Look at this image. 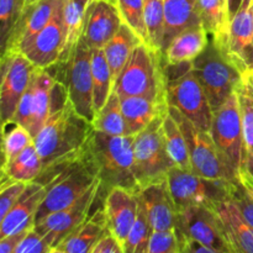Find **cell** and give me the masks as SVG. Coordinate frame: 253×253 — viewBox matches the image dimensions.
Returning <instances> with one entry per match:
<instances>
[{
  "label": "cell",
  "mask_w": 253,
  "mask_h": 253,
  "mask_svg": "<svg viewBox=\"0 0 253 253\" xmlns=\"http://www.w3.org/2000/svg\"><path fill=\"white\" fill-rule=\"evenodd\" d=\"M93 131L90 121L74 110L66 86L57 79L51 114L34 137V145L42 161V172L36 182L42 183L59 168L81 157Z\"/></svg>",
  "instance_id": "cell-1"
},
{
  "label": "cell",
  "mask_w": 253,
  "mask_h": 253,
  "mask_svg": "<svg viewBox=\"0 0 253 253\" xmlns=\"http://www.w3.org/2000/svg\"><path fill=\"white\" fill-rule=\"evenodd\" d=\"M133 142L135 136H110L96 130L90 135L86 150L106 193L113 188H124L136 194L141 190L135 173Z\"/></svg>",
  "instance_id": "cell-2"
},
{
  "label": "cell",
  "mask_w": 253,
  "mask_h": 253,
  "mask_svg": "<svg viewBox=\"0 0 253 253\" xmlns=\"http://www.w3.org/2000/svg\"><path fill=\"white\" fill-rule=\"evenodd\" d=\"M119 96H146L167 103L165 59L161 52L142 42L135 48L114 84Z\"/></svg>",
  "instance_id": "cell-3"
},
{
  "label": "cell",
  "mask_w": 253,
  "mask_h": 253,
  "mask_svg": "<svg viewBox=\"0 0 253 253\" xmlns=\"http://www.w3.org/2000/svg\"><path fill=\"white\" fill-rule=\"evenodd\" d=\"M98 179V170L85 147L81 157L59 168L41 183L47 187V193L40 205L35 224L52 212L59 211L73 204L83 197Z\"/></svg>",
  "instance_id": "cell-4"
},
{
  "label": "cell",
  "mask_w": 253,
  "mask_h": 253,
  "mask_svg": "<svg viewBox=\"0 0 253 253\" xmlns=\"http://www.w3.org/2000/svg\"><path fill=\"white\" fill-rule=\"evenodd\" d=\"M190 63L165 64L167 103L177 109L198 128L210 132L214 111L209 99L192 71Z\"/></svg>",
  "instance_id": "cell-5"
},
{
  "label": "cell",
  "mask_w": 253,
  "mask_h": 253,
  "mask_svg": "<svg viewBox=\"0 0 253 253\" xmlns=\"http://www.w3.org/2000/svg\"><path fill=\"white\" fill-rule=\"evenodd\" d=\"M167 182L177 211L193 207L215 210L222 203L234 199L240 185L226 179L202 177L175 166L168 173Z\"/></svg>",
  "instance_id": "cell-6"
},
{
  "label": "cell",
  "mask_w": 253,
  "mask_h": 253,
  "mask_svg": "<svg viewBox=\"0 0 253 253\" xmlns=\"http://www.w3.org/2000/svg\"><path fill=\"white\" fill-rule=\"evenodd\" d=\"M190 67L214 113L229 100L244 79V74L226 58L211 37H209L207 48L190 63Z\"/></svg>",
  "instance_id": "cell-7"
},
{
  "label": "cell",
  "mask_w": 253,
  "mask_h": 253,
  "mask_svg": "<svg viewBox=\"0 0 253 253\" xmlns=\"http://www.w3.org/2000/svg\"><path fill=\"white\" fill-rule=\"evenodd\" d=\"M163 118H156L147 127L135 136V173L141 189L153 183L162 182L174 167L166 147L163 136Z\"/></svg>",
  "instance_id": "cell-8"
},
{
  "label": "cell",
  "mask_w": 253,
  "mask_h": 253,
  "mask_svg": "<svg viewBox=\"0 0 253 253\" xmlns=\"http://www.w3.org/2000/svg\"><path fill=\"white\" fill-rule=\"evenodd\" d=\"M168 113L177 121L182 128L189 148L192 170L202 177L211 179H226L240 184L234 173L230 170L222 160L219 148L215 145L210 132L198 128L190 120L173 106H169Z\"/></svg>",
  "instance_id": "cell-9"
},
{
  "label": "cell",
  "mask_w": 253,
  "mask_h": 253,
  "mask_svg": "<svg viewBox=\"0 0 253 253\" xmlns=\"http://www.w3.org/2000/svg\"><path fill=\"white\" fill-rule=\"evenodd\" d=\"M210 133L224 162L240 182L244 157V133L236 91L214 113Z\"/></svg>",
  "instance_id": "cell-10"
},
{
  "label": "cell",
  "mask_w": 253,
  "mask_h": 253,
  "mask_svg": "<svg viewBox=\"0 0 253 253\" xmlns=\"http://www.w3.org/2000/svg\"><path fill=\"white\" fill-rule=\"evenodd\" d=\"M64 67V79L67 96L74 110L93 123L95 118L93 98V74H91V48L83 40H79L68 58L59 62ZM61 82V81H59Z\"/></svg>",
  "instance_id": "cell-11"
},
{
  "label": "cell",
  "mask_w": 253,
  "mask_h": 253,
  "mask_svg": "<svg viewBox=\"0 0 253 253\" xmlns=\"http://www.w3.org/2000/svg\"><path fill=\"white\" fill-rule=\"evenodd\" d=\"M103 193H106V190L101 185L100 179H98L83 197L69 207L49 214L35 224L34 229L43 237L51 249H56L67 236L88 219L91 209Z\"/></svg>",
  "instance_id": "cell-12"
},
{
  "label": "cell",
  "mask_w": 253,
  "mask_h": 253,
  "mask_svg": "<svg viewBox=\"0 0 253 253\" xmlns=\"http://www.w3.org/2000/svg\"><path fill=\"white\" fill-rule=\"evenodd\" d=\"M175 234L194 240L217 253H234L221 219L214 209L193 207L179 210Z\"/></svg>",
  "instance_id": "cell-13"
},
{
  "label": "cell",
  "mask_w": 253,
  "mask_h": 253,
  "mask_svg": "<svg viewBox=\"0 0 253 253\" xmlns=\"http://www.w3.org/2000/svg\"><path fill=\"white\" fill-rule=\"evenodd\" d=\"M212 40L244 76L253 72V0L244 2L224 36Z\"/></svg>",
  "instance_id": "cell-14"
},
{
  "label": "cell",
  "mask_w": 253,
  "mask_h": 253,
  "mask_svg": "<svg viewBox=\"0 0 253 253\" xmlns=\"http://www.w3.org/2000/svg\"><path fill=\"white\" fill-rule=\"evenodd\" d=\"M36 68L21 52H6L1 56L0 116L2 125L14 118L20 100L31 84Z\"/></svg>",
  "instance_id": "cell-15"
},
{
  "label": "cell",
  "mask_w": 253,
  "mask_h": 253,
  "mask_svg": "<svg viewBox=\"0 0 253 253\" xmlns=\"http://www.w3.org/2000/svg\"><path fill=\"white\" fill-rule=\"evenodd\" d=\"M64 2L59 0L56 12L49 24L35 37L25 56L39 68H51L61 62L67 43V29L64 22Z\"/></svg>",
  "instance_id": "cell-16"
},
{
  "label": "cell",
  "mask_w": 253,
  "mask_h": 253,
  "mask_svg": "<svg viewBox=\"0 0 253 253\" xmlns=\"http://www.w3.org/2000/svg\"><path fill=\"white\" fill-rule=\"evenodd\" d=\"M59 0H40L26 4L21 16L7 39L2 54L6 52L24 53L35 37L49 24L56 12Z\"/></svg>",
  "instance_id": "cell-17"
},
{
  "label": "cell",
  "mask_w": 253,
  "mask_h": 253,
  "mask_svg": "<svg viewBox=\"0 0 253 253\" xmlns=\"http://www.w3.org/2000/svg\"><path fill=\"white\" fill-rule=\"evenodd\" d=\"M124 24L118 6L111 0H93L86 10L81 39L88 47L104 48Z\"/></svg>",
  "instance_id": "cell-18"
},
{
  "label": "cell",
  "mask_w": 253,
  "mask_h": 253,
  "mask_svg": "<svg viewBox=\"0 0 253 253\" xmlns=\"http://www.w3.org/2000/svg\"><path fill=\"white\" fill-rule=\"evenodd\" d=\"M140 203L136 193L124 188H113L104 199V212L110 235L120 245L124 244L130 234L138 216Z\"/></svg>",
  "instance_id": "cell-19"
},
{
  "label": "cell",
  "mask_w": 253,
  "mask_h": 253,
  "mask_svg": "<svg viewBox=\"0 0 253 253\" xmlns=\"http://www.w3.org/2000/svg\"><path fill=\"white\" fill-rule=\"evenodd\" d=\"M137 198L153 231L175 230L178 211L167 179L142 188Z\"/></svg>",
  "instance_id": "cell-20"
},
{
  "label": "cell",
  "mask_w": 253,
  "mask_h": 253,
  "mask_svg": "<svg viewBox=\"0 0 253 253\" xmlns=\"http://www.w3.org/2000/svg\"><path fill=\"white\" fill-rule=\"evenodd\" d=\"M47 187L40 182L27 184L24 194L9 212L0 220V239L34 229L40 205L46 197Z\"/></svg>",
  "instance_id": "cell-21"
},
{
  "label": "cell",
  "mask_w": 253,
  "mask_h": 253,
  "mask_svg": "<svg viewBox=\"0 0 253 253\" xmlns=\"http://www.w3.org/2000/svg\"><path fill=\"white\" fill-rule=\"evenodd\" d=\"M242 116L244 157L240 173V184L253 193V81L251 73L245 74L236 88Z\"/></svg>",
  "instance_id": "cell-22"
},
{
  "label": "cell",
  "mask_w": 253,
  "mask_h": 253,
  "mask_svg": "<svg viewBox=\"0 0 253 253\" xmlns=\"http://www.w3.org/2000/svg\"><path fill=\"white\" fill-rule=\"evenodd\" d=\"M120 101L127 136H136L156 118L165 116L169 109L168 104L146 96H120Z\"/></svg>",
  "instance_id": "cell-23"
},
{
  "label": "cell",
  "mask_w": 253,
  "mask_h": 253,
  "mask_svg": "<svg viewBox=\"0 0 253 253\" xmlns=\"http://www.w3.org/2000/svg\"><path fill=\"white\" fill-rule=\"evenodd\" d=\"M109 234L104 204L95 209L88 219L67 236L58 249L67 253H91L104 236Z\"/></svg>",
  "instance_id": "cell-24"
},
{
  "label": "cell",
  "mask_w": 253,
  "mask_h": 253,
  "mask_svg": "<svg viewBox=\"0 0 253 253\" xmlns=\"http://www.w3.org/2000/svg\"><path fill=\"white\" fill-rule=\"evenodd\" d=\"M57 83V77L51 68H39L35 71L31 81L32 89V123L30 133L37 135L48 119L52 109V96Z\"/></svg>",
  "instance_id": "cell-25"
},
{
  "label": "cell",
  "mask_w": 253,
  "mask_h": 253,
  "mask_svg": "<svg viewBox=\"0 0 253 253\" xmlns=\"http://www.w3.org/2000/svg\"><path fill=\"white\" fill-rule=\"evenodd\" d=\"M209 43V35L203 25L189 27L172 40L163 53L165 64L174 66L193 62Z\"/></svg>",
  "instance_id": "cell-26"
},
{
  "label": "cell",
  "mask_w": 253,
  "mask_h": 253,
  "mask_svg": "<svg viewBox=\"0 0 253 253\" xmlns=\"http://www.w3.org/2000/svg\"><path fill=\"white\" fill-rule=\"evenodd\" d=\"M197 25H202L198 11V0H165L162 56L177 35Z\"/></svg>",
  "instance_id": "cell-27"
},
{
  "label": "cell",
  "mask_w": 253,
  "mask_h": 253,
  "mask_svg": "<svg viewBox=\"0 0 253 253\" xmlns=\"http://www.w3.org/2000/svg\"><path fill=\"white\" fill-rule=\"evenodd\" d=\"M215 210L221 219L234 253H253V227L242 219L235 203L229 200Z\"/></svg>",
  "instance_id": "cell-28"
},
{
  "label": "cell",
  "mask_w": 253,
  "mask_h": 253,
  "mask_svg": "<svg viewBox=\"0 0 253 253\" xmlns=\"http://www.w3.org/2000/svg\"><path fill=\"white\" fill-rule=\"evenodd\" d=\"M142 42L143 40L128 25L124 22L118 34L104 47V53H105L106 61H108L109 67L111 69L114 84L120 76L125 64L127 63L132 52Z\"/></svg>",
  "instance_id": "cell-29"
},
{
  "label": "cell",
  "mask_w": 253,
  "mask_h": 253,
  "mask_svg": "<svg viewBox=\"0 0 253 253\" xmlns=\"http://www.w3.org/2000/svg\"><path fill=\"white\" fill-rule=\"evenodd\" d=\"M42 172V161L35 145H30L19 156L1 167V183L36 182Z\"/></svg>",
  "instance_id": "cell-30"
},
{
  "label": "cell",
  "mask_w": 253,
  "mask_h": 253,
  "mask_svg": "<svg viewBox=\"0 0 253 253\" xmlns=\"http://www.w3.org/2000/svg\"><path fill=\"white\" fill-rule=\"evenodd\" d=\"M91 74H93L94 111L96 114L105 105L114 90L113 74L103 48L91 49Z\"/></svg>",
  "instance_id": "cell-31"
},
{
  "label": "cell",
  "mask_w": 253,
  "mask_h": 253,
  "mask_svg": "<svg viewBox=\"0 0 253 253\" xmlns=\"http://www.w3.org/2000/svg\"><path fill=\"white\" fill-rule=\"evenodd\" d=\"M163 136H165L166 147L175 167L184 170H192L187 140L182 128L169 113L166 114L163 118Z\"/></svg>",
  "instance_id": "cell-32"
},
{
  "label": "cell",
  "mask_w": 253,
  "mask_h": 253,
  "mask_svg": "<svg viewBox=\"0 0 253 253\" xmlns=\"http://www.w3.org/2000/svg\"><path fill=\"white\" fill-rule=\"evenodd\" d=\"M198 11L209 37L220 39L224 36L230 24L227 0H198Z\"/></svg>",
  "instance_id": "cell-33"
},
{
  "label": "cell",
  "mask_w": 253,
  "mask_h": 253,
  "mask_svg": "<svg viewBox=\"0 0 253 253\" xmlns=\"http://www.w3.org/2000/svg\"><path fill=\"white\" fill-rule=\"evenodd\" d=\"M94 130L100 131L110 136H124L126 135V125L124 119L123 110H121L120 96L116 91L109 96L105 105L100 109L99 113L95 114L93 123Z\"/></svg>",
  "instance_id": "cell-34"
},
{
  "label": "cell",
  "mask_w": 253,
  "mask_h": 253,
  "mask_svg": "<svg viewBox=\"0 0 253 253\" xmlns=\"http://www.w3.org/2000/svg\"><path fill=\"white\" fill-rule=\"evenodd\" d=\"M93 0H66L64 2V22L67 29V43L61 62L68 58L69 53L79 42L83 32L86 10Z\"/></svg>",
  "instance_id": "cell-35"
},
{
  "label": "cell",
  "mask_w": 253,
  "mask_h": 253,
  "mask_svg": "<svg viewBox=\"0 0 253 253\" xmlns=\"http://www.w3.org/2000/svg\"><path fill=\"white\" fill-rule=\"evenodd\" d=\"M145 1V24L147 42L151 48L162 53L165 36V0H143Z\"/></svg>",
  "instance_id": "cell-36"
},
{
  "label": "cell",
  "mask_w": 253,
  "mask_h": 253,
  "mask_svg": "<svg viewBox=\"0 0 253 253\" xmlns=\"http://www.w3.org/2000/svg\"><path fill=\"white\" fill-rule=\"evenodd\" d=\"M4 136H2V162L1 167L19 156L25 148L34 143V137L27 128L24 126L7 121L4 124Z\"/></svg>",
  "instance_id": "cell-37"
},
{
  "label": "cell",
  "mask_w": 253,
  "mask_h": 253,
  "mask_svg": "<svg viewBox=\"0 0 253 253\" xmlns=\"http://www.w3.org/2000/svg\"><path fill=\"white\" fill-rule=\"evenodd\" d=\"M140 203V202H138ZM153 230L146 217L145 211L141 208L138 209V216L136 219L135 225L131 229L130 234L126 237L124 244L121 245L124 253H147L150 247L151 237H152Z\"/></svg>",
  "instance_id": "cell-38"
},
{
  "label": "cell",
  "mask_w": 253,
  "mask_h": 253,
  "mask_svg": "<svg viewBox=\"0 0 253 253\" xmlns=\"http://www.w3.org/2000/svg\"><path fill=\"white\" fill-rule=\"evenodd\" d=\"M120 16L143 42H147V30L145 24V1L143 0H115Z\"/></svg>",
  "instance_id": "cell-39"
},
{
  "label": "cell",
  "mask_w": 253,
  "mask_h": 253,
  "mask_svg": "<svg viewBox=\"0 0 253 253\" xmlns=\"http://www.w3.org/2000/svg\"><path fill=\"white\" fill-rule=\"evenodd\" d=\"M26 6L25 0H0V46L4 51L7 39Z\"/></svg>",
  "instance_id": "cell-40"
},
{
  "label": "cell",
  "mask_w": 253,
  "mask_h": 253,
  "mask_svg": "<svg viewBox=\"0 0 253 253\" xmlns=\"http://www.w3.org/2000/svg\"><path fill=\"white\" fill-rule=\"evenodd\" d=\"M29 183L24 182H7L1 183L0 188V220L11 210V208L19 202L21 195L24 194Z\"/></svg>",
  "instance_id": "cell-41"
},
{
  "label": "cell",
  "mask_w": 253,
  "mask_h": 253,
  "mask_svg": "<svg viewBox=\"0 0 253 253\" xmlns=\"http://www.w3.org/2000/svg\"><path fill=\"white\" fill-rule=\"evenodd\" d=\"M147 253H179V242L175 230L153 231Z\"/></svg>",
  "instance_id": "cell-42"
},
{
  "label": "cell",
  "mask_w": 253,
  "mask_h": 253,
  "mask_svg": "<svg viewBox=\"0 0 253 253\" xmlns=\"http://www.w3.org/2000/svg\"><path fill=\"white\" fill-rule=\"evenodd\" d=\"M51 250L43 237L36 230L31 229L21 240L15 253H48Z\"/></svg>",
  "instance_id": "cell-43"
},
{
  "label": "cell",
  "mask_w": 253,
  "mask_h": 253,
  "mask_svg": "<svg viewBox=\"0 0 253 253\" xmlns=\"http://www.w3.org/2000/svg\"><path fill=\"white\" fill-rule=\"evenodd\" d=\"M232 202L236 205L237 210L241 214L242 219L253 227V193L245 189L241 184L236 190Z\"/></svg>",
  "instance_id": "cell-44"
},
{
  "label": "cell",
  "mask_w": 253,
  "mask_h": 253,
  "mask_svg": "<svg viewBox=\"0 0 253 253\" xmlns=\"http://www.w3.org/2000/svg\"><path fill=\"white\" fill-rule=\"evenodd\" d=\"M178 237L179 242V253H217L212 251L209 247L194 241V240L187 239V237Z\"/></svg>",
  "instance_id": "cell-45"
},
{
  "label": "cell",
  "mask_w": 253,
  "mask_h": 253,
  "mask_svg": "<svg viewBox=\"0 0 253 253\" xmlns=\"http://www.w3.org/2000/svg\"><path fill=\"white\" fill-rule=\"evenodd\" d=\"M30 230L20 234L11 235V236H6L4 239H0V253H15L17 246L21 242V240L26 236V234Z\"/></svg>",
  "instance_id": "cell-46"
},
{
  "label": "cell",
  "mask_w": 253,
  "mask_h": 253,
  "mask_svg": "<svg viewBox=\"0 0 253 253\" xmlns=\"http://www.w3.org/2000/svg\"><path fill=\"white\" fill-rule=\"evenodd\" d=\"M119 246H121V245L119 244L118 240L109 232L106 236L101 239V241L96 245L91 253H113Z\"/></svg>",
  "instance_id": "cell-47"
},
{
  "label": "cell",
  "mask_w": 253,
  "mask_h": 253,
  "mask_svg": "<svg viewBox=\"0 0 253 253\" xmlns=\"http://www.w3.org/2000/svg\"><path fill=\"white\" fill-rule=\"evenodd\" d=\"M246 0H227V14H229V20H231L235 15L239 12L242 5Z\"/></svg>",
  "instance_id": "cell-48"
},
{
  "label": "cell",
  "mask_w": 253,
  "mask_h": 253,
  "mask_svg": "<svg viewBox=\"0 0 253 253\" xmlns=\"http://www.w3.org/2000/svg\"><path fill=\"white\" fill-rule=\"evenodd\" d=\"M48 253H67V252L63 251V250L58 249V247H56V249H52L51 251H49Z\"/></svg>",
  "instance_id": "cell-49"
},
{
  "label": "cell",
  "mask_w": 253,
  "mask_h": 253,
  "mask_svg": "<svg viewBox=\"0 0 253 253\" xmlns=\"http://www.w3.org/2000/svg\"><path fill=\"white\" fill-rule=\"evenodd\" d=\"M113 253H124V252H123V249H121V246H119Z\"/></svg>",
  "instance_id": "cell-50"
},
{
  "label": "cell",
  "mask_w": 253,
  "mask_h": 253,
  "mask_svg": "<svg viewBox=\"0 0 253 253\" xmlns=\"http://www.w3.org/2000/svg\"><path fill=\"white\" fill-rule=\"evenodd\" d=\"M26 1V4H31V2H36V1H40V0H25Z\"/></svg>",
  "instance_id": "cell-51"
},
{
  "label": "cell",
  "mask_w": 253,
  "mask_h": 253,
  "mask_svg": "<svg viewBox=\"0 0 253 253\" xmlns=\"http://www.w3.org/2000/svg\"><path fill=\"white\" fill-rule=\"evenodd\" d=\"M251 77H252V81H253V72H251Z\"/></svg>",
  "instance_id": "cell-52"
}]
</instances>
